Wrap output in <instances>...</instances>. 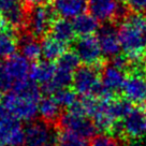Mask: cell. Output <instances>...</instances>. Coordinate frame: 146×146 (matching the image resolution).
<instances>
[{"mask_svg":"<svg viewBox=\"0 0 146 146\" xmlns=\"http://www.w3.org/2000/svg\"><path fill=\"white\" fill-rule=\"evenodd\" d=\"M41 89L32 80H28L14 90L7 92L2 103L17 120L32 121L39 113Z\"/></svg>","mask_w":146,"mask_h":146,"instance_id":"1","label":"cell"},{"mask_svg":"<svg viewBox=\"0 0 146 146\" xmlns=\"http://www.w3.org/2000/svg\"><path fill=\"white\" fill-rule=\"evenodd\" d=\"M119 39L121 50L131 62L141 61L146 54V17L129 13L120 22Z\"/></svg>","mask_w":146,"mask_h":146,"instance_id":"2","label":"cell"},{"mask_svg":"<svg viewBox=\"0 0 146 146\" xmlns=\"http://www.w3.org/2000/svg\"><path fill=\"white\" fill-rule=\"evenodd\" d=\"M55 16L56 11L54 7L46 2L29 7L25 23L26 31L38 40L44 39L47 33L50 32L52 26L56 19Z\"/></svg>","mask_w":146,"mask_h":146,"instance_id":"3","label":"cell"},{"mask_svg":"<svg viewBox=\"0 0 146 146\" xmlns=\"http://www.w3.org/2000/svg\"><path fill=\"white\" fill-rule=\"evenodd\" d=\"M121 92L132 103H146V66L141 61L131 62Z\"/></svg>","mask_w":146,"mask_h":146,"instance_id":"4","label":"cell"},{"mask_svg":"<svg viewBox=\"0 0 146 146\" xmlns=\"http://www.w3.org/2000/svg\"><path fill=\"white\" fill-rule=\"evenodd\" d=\"M100 66L84 64L78 67L74 72L72 81L73 90L81 96H90L98 98L102 89Z\"/></svg>","mask_w":146,"mask_h":146,"instance_id":"5","label":"cell"},{"mask_svg":"<svg viewBox=\"0 0 146 146\" xmlns=\"http://www.w3.org/2000/svg\"><path fill=\"white\" fill-rule=\"evenodd\" d=\"M87 10L98 22H121L129 14L123 0H87Z\"/></svg>","mask_w":146,"mask_h":146,"instance_id":"6","label":"cell"},{"mask_svg":"<svg viewBox=\"0 0 146 146\" xmlns=\"http://www.w3.org/2000/svg\"><path fill=\"white\" fill-rule=\"evenodd\" d=\"M59 133L46 120H32L25 129V146H58Z\"/></svg>","mask_w":146,"mask_h":146,"instance_id":"7","label":"cell"},{"mask_svg":"<svg viewBox=\"0 0 146 146\" xmlns=\"http://www.w3.org/2000/svg\"><path fill=\"white\" fill-rule=\"evenodd\" d=\"M96 38L101 52L106 58H114L121 52V44L119 39V26L115 22H106L99 26L96 32Z\"/></svg>","mask_w":146,"mask_h":146,"instance_id":"8","label":"cell"},{"mask_svg":"<svg viewBox=\"0 0 146 146\" xmlns=\"http://www.w3.org/2000/svg\"><path fill=\"white\" fill-rule=\"evenodd\" d=\"M73 52L76 54L81 62L88 66H102V58L99 42L96 36H78L72 43Z\"/></svg>","mask_w":146,"mask_h":146,"instance_id":"9","label":"cell"},{"mask_svg":"<svg viewBox=\"0 0 146 146\" xmlns=\"http://www.w3.org/2000/svg\"><path fill=\"white\" fill-rule=\"evenodd\" d=\"M59 123L64 130L78 134L84 139L94 137L98 132L95 123L91 121L87 116L74 114L71 112L61 115Z\"/></svg>","mask_w":146,"mask_h":146,"instance_id":"10","label":"cell"},{"mask_svg":"<svg viewBox=\"0 0 146 146\" xmlns=\"http://www.w3.org/2000/svg\"><path fill=\"white\" fill-rule=\"evenodd\" d=\"M123 135L140 139L146 134V112L143 108H133L121 120Z\"/></svg>","mask_w":146,"mask_h":146,"instance_id":"11","label":"cell"},{"mask_svg":"<svg viewBox=\"0 0 146 146\" xmlns=\"http://www.w3.org/2000/svg\"><path fill=\"white\" fill-rule=\"evenodd\" d=\"M100 76L103 87L115 97L123 90V86L126 81V72L123 70L110 62L101 68Z\"/></svg>","mask_w":146,"mask_h":146,"instance_id":"12","label":"cell"},{"mask_svg":"<svg viewBox=\"0 0 146 146\" xmlns=\"http://www.w3.org/2000/svg\"><path fill=\"white\" fill-rule=\"evenodd\" d=\"M5 61L10 75L15 83L14 89L30 78L29 74H30L31 64L25 56L22 54H14L11 57L5 59Z\"/></svg>","mask_w":146,"mask_h":146,"instance_id":"13","label":"cell"},{"mask_svg":"<svg viewBox=\"0 0 146 146\" xmlns=\"http://www.w3.org/2000/svg\"><path fill=\"white\" fill-rule=\"evenodd\" d=\"M25 144V130L19 120L0 127V146H22Z\"/></svg>","mask_w":146,"mask_h":146,"instance_id":"14","label":"cell"},{"mask_svg":"<svg viewBox=\"0 0 146 146\" xmlns=\"http://www.w3.org/2000/svg\"><path fill=\"white\" fill-rule=\"evenodd\" d=\"M56 14L62 18H75L85 13L87 10V0H54L53 2Z\"/></svg>","mask_w":146,"mask_h":146,"instance_id":"15","label":"cell"},{"mask_svg":"<svg viewBox=\"0 0 146 146\" xmlns=\"http://www.w3.org/2000/svg\"><path fill=\"white\" fill-rule=\"evenodd\" d=\"M17 41L21 54L29 61H36L42 56L41 42L27 31L21 33L19 36H17Z\"/></svg>","mask_w":146,"mask_h":146,"instance_id":"16","label":"cell"},{"mask_svg":"<svg viewBox=\"0 0 146 146\" xmlns=\"http://www.w3.org/2000/svg\"><path fill=\"white\" fill-rule=\"evenodd\" d=\"M55 73H56V64H53V61L44 59L31 64L29 78L36 84H41L43 86L54 78Z\"/></svg>","mask_w":146,"mask_h":146,"instance_id":"17","label":"cell"},{"mask_svg":"<svg viewBox=\"0 0 146 146\" xmlns=\"http://www.w3.org/2000/svg\"><path fill=\"white\" fill-rule=\"evenodd\" d=\"M50 33V36L59 40L60 42H62L66 45L73 43L75 40V36H76L72 22L62 17L55 19Z\"/></svg>","mask_w":146,"mask_h":146,"instance_id":"18","label":"cell"},{"mask_svg":"<svg viewBox=\"0 0 146 146\" xmlns=\"http://www.w3.org/2000/svg\"><path fill=\"white\" fill-rule=\"evenodd\" d=\"M18 47L17 36L13 28L8 25L0 29V60H5L15 54Z\"/></svg>","mask_w":146,"mask_h":146,"instance_id":"19","label":"cell"},{"mask_svg":"<svg viewBox=\"0 0 146 146\" xmlns=\"http://www.w3.org/2000/svg\"><path fill=\"white\" fill-rule=\"evenodd\" d=\"M42 57L48 61H54L66 52L67 45L52 36H46L41 41Z\"/></svg>","mask_w":146,"mask_h":146,"instance_id":"20","label":"cell"},{"mask_svg":"<svg viewBox=\"0 0 146 146\" xmlns=\"http://www.w3.org/2000/svg\"><path fill=\"white\" fill-rule=\"evenodd\" d=\"M72 24L75 33L78 36H92V33H96L99 28L98 21L90 14L86 13H83L78 17L73 18Z\"/></svg>","mask_w":146,"mask_h":146,"instance_id":"21","label":"cell"},{"mask_svg":"<svg viewBox=\"0 0 146 146\" xmlns=\"http://www.w3.org/2000/svg\"><path fill=\"white\" fill-rule=\"evenodd\" d=\"M60 109L61 106L55 100L54 97H44L41 98L39 102V113L43 117V120H46L48 123H53L59 119Z\"/></svg>","mask_w":146,"mask_h":146,"instance_id":"22","label":"cell"},{"mask_svg":"<svg viewBox=\"0 0 146 146\" xmlns=\"http://www.w3.org/2000/svg\"><path fill=\"white\" fill-rule=\"evenodd\" d=\"M80 62L81 61L74 52H67L66 50L57 59L56 68H57V70H61L64 72L74 74V72L78 70Z\"/></svg>","mask_w":146,"mask_h":146,"instance_id":"23","label":"cell"},{"mask_svg":"<svg viewBox=\"0 0 146 146\" xmlns=\"http://www.w3.org/2000/svg\"><path fill=\"white\" fill-rule=\"evenodd\" d=\"M58 146H89L86 139L80 137L78 134L64 130L59 133Z\"/></svg>","mask_w":146,"mask_h":146,"instance_id":"24","label":"cell"},{"mask_svg":"<svg viewBox=\"0 0 146 146\" xmlns=\"http://www.w3.org/2000/svg\"><path fill=\"white\" fill-rule=\"evenodd\" d=\"M15 83L11 78L5 60H0V94H7L14 89Z\"/></svg>","mask_w":146,"mask_h":146,"instance_id":"25","label":"cell"},{"mask_svg":"<svg viewBox=\"0 0 146 146\" xmlns=\"http://www.w3.org/2000/svg\"><path fill=\"white\" fill-rule=\"evenodd\" d=\"M53 97L61 108H68V109L78 99L76 92L74 90L69 89V88H62V89L57 90L53 95Z\"/></svg>","mask_w":146,"mask_h":146,"instance_id":"26","label":"cell"},{"mask_svg":"<svg viewBox=\"0 0 146 146\" xmlns=\"http://www.w3.org/2000/svg\"><path fill=\"white\" fill-rule=\"evenodd\" d=\"M90 146H120L117 137H109V135H99L94 137Z\"/></svg>","mask_w":146,"mask_h":146,"instance_id":"27","label":"cell"},{"mask_svg":"<svg viewBox=\"0 0 146 146\" xmlns=\"http://www.w3.org/2000/svg\"><path fill=\"white\" fill-rule=\"evenodd\" d=\"M129 10L133 13H146V0H123Z\"/></svg>","mask_w":146,"mask_h":146,"instance_id":"28","label":"cell"},{"mask_svg":"<svg viewBox=\"0 0 146 146\" xmlns=\"http://www.w3.org/2000/svg\"><path fill=\"white\" fill-rule=\"evenodd\" d=\"M14 120H17V119L14 117L12 113L9 111V109L1 101L0 102V127L5 126V125L12 123Z\"/></svg>","mask_w":146,"mask_h":146,"instance_id":"29","label":"cell"},{"mask_svg":"<svg viewBox=\"0 0 146 146\" xmlns=\"http://www.w3.org/2000/svg\"><path fill=\"white\" fill-rule=\"evenodd\" d=\"M17 1L18 0H0V14L3 13L5 10H8L11 5Z\"/></svg>","mask_w":146,"mask_h":146,"instance_id":"30","label":"cell"},{"mask_svg":"<svg viewBox=\"0 0 146 146\" xmlns=\"http://www.w3.org/2000/svg\"><path fill=\"white\" fill-rule=\"evenodd\" d=\"M23 3H25L28 7H31L35 5H40V3H45L46 0H21Z\"/></svg>","mask_w":146,"mask_h":146,"instance_id":"31","label":"cell"},{"mask_svg":"<svg viewBox=\"0 0 146 146\" xmlns=\"http://www.w3.org/2000/svg\"><path fill=\"white\" fill-rule=\"evenodd\" d=\"M5 26H7V24H5V19H3V17L1 16V14H0V29L1 28H3Z\"/></svg>","mask_w":146,"mask_h":146,"instance_id":"32","label":"cell"},{"mask_svg":"<svg viewBox=\"0 0 146 146\" xmlns=\"http://www.w3.org/2000/svg\"><path fill=\"white\" fill-rule=\"evenodd\" d=\"M130 146H146V142H144V143H134Z\"/></svg>","mask_w":146,"mask_h":146,"instance_id":"33","label":"cell"}]
</instances>
